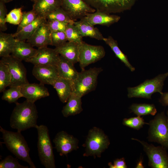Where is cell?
Wrapping results in <instances>:
<instances>
[{
	"instance_id": "1",
	"label": "cell",
	"mask_w": 168,
	"mask_h": 168,
	"mask_svg": "<svg viewBox=\"0 0 168 168\" xmlns=\"http://www.w3.org/2000/svg\"><path fill=\"white\" fill-rule=\"evenodd\" d=\"M10 118L11 127L21 132L37 125L38 111L35 103L16 102Z\"/></svg>"
},
{
	"instance_id": "2",
	"label": "cell",
	"mask_w": 168,
	"mask_h": 168,
	"mask_svg": "<svg viewBox=\"0 0 168 168\" xmlns=\"http://www.w3.org/2000/svg\"><path fill=\"white\" fill-rule=\"evenodd\" d=\"M2 138L7 147L17 158L27 162L30 168L36 167L29 155L30 148L21 132L8 131L0 126Z\"/></svg>"
},
{
	"instance_id": "3",
	"label": "cell",
	"mask_w": 168,
	"mask_h": 168,
	"mask_svg": "<svg viewBox=\"0 0 168 168\" xmlns=\"http://www.w3.org/2000/svg\"><path fill=\"white\" fill-rule=\"evenodd\" d=\"M101 68L82 70L77 78L72 81V93L82 97L96 88L99 74L102 71Z\"/></svg>"
},
{
	"instance_id": "4",
	"label": "cell",
	"mask_w": 168,
	"mask_h": 168,
	"mask_svg": "<svg viewBox=\"0 0 168 168\" xmlns=\"http://www.w3.org/2000/svg\"><path fill=\"white\" fill-rule=\"evenodd\" d=\"M35 128L38 132L37 148L40 162L46 168H55L54 155L48 128L44 125H37Z\"/></svg>"
},
{
	"instance_id": "5",
	"label": "cell",
	"mask_w": 168,
	"mask_h": 168,
	"mask_svg": "<svg viewBox=\"0 0 168 168\" xmlns=\"http://www.w3.org/2000/svg\"><path fill=\"white\" fill-rule=\"evenodd\" d=\"M168 76V72L160 74L154 78L147 79L142 83L134 87L128 88V96L129 98H142L151 99V96L154 93L163 94L162 91L164 82Z\"/></svg>"
},
{
	"instance_id": "6",
	"label": "cell",
	"mask_w": 168,
	"mask_h": 168,
	"mask_svg": "<svg viewBox=\"0 0 168 168\" xmlns=\"http://www.w3.org/2000/svg\"><path fill=\"white\" fill-rule=\"evenodd\" d=\"M110 141L107 136L100 128L94 127L89 131L84 144V156L100 157L102 153L109 147Z\"/></svg>"
},
{
	"instance_id": "7",
	"label": "cell",
	"mask_w": 168,
	"mask_h": 168,
	"mask_svg": "<svg viewBox=\"0 0 168 168\" xmlns=\"http://www.w3.org/2000/svg\"><path fill=\"white\" fill-rule=\"evenodd\" d=\"M148 125V141L157 142L168 149L167 118L164 112L158 114L149 121Z\"/></svg>"
},
{
	"instance_id": "8",
	"label": "cell",
	"mask_w": 168,
	"mask_h": 168,
	"mask_svg": "<svg viewBox=\"0 0 168 168\" xmlns=\"http://www.w3.org/2000/svg\"><path fill=\"white\" fill-rule=\"evenodd\" d=\"M132 140L139 142L148 159V166L152 168H168V154L166 148L162 146H155L152 144L138 139Z\"/></svg>"
},
{
	"instance_id": "9",
	"label": "cell",
	"mask_w": 168,
	"mask_h": 168,
	"mask_svg": "<svg viewBox=\"0 0 168 168\" xmlns=\"http://www.w3.org/2000/svg\"><path fill=\"white\" fill-rule=\"evenodd\" d=\"M78 62L82 70L88 65L100 60L105 56L103 46L88 44L83 41L78 44Z\"/></svg>"
},
{
	"instance_id": "10",
	"label": "cell",
	"mask_w": 168,
	"mask_h": 168,
	"mask_svg": "<svg viewBox=\"0 0 168 168\" xmlns=\"http://www.w3.org/2000/svg\"><path fill=\"white\" fill-rule=\"evenodd\" d=\"M6 64L12 76L9 87H21L29 83L27 78L26 70L22 61L12 55L2 57L0 60Z\"/></svg>"
},
{
	"instance_id": "11",
	"label": "cell",
	"mask_w": 168,
	"mask_h": 168,
	"mask_svg": "<svg viewBox=\"0 0 168 168\" xmlns=\"http://www.w3.org/2000/svg\"><path fill=\"white\" fill-rule=\"evenodd\" d=\"M96 11L111 14L129 9L136 0H83Z\"/></svg>"
},
{
	"instance_id": "12",
	"label": "cell",
	"mask_w": 168,
	"mask_h": 168,
	"mask_svg": "<svg viewBox=\"0 0 168 168\" xmlns=\"http://www.w3.org/2000/svg\"><path fill=\"white\" fill-rule=\"evenodd\" d=\"M61 7L75 21L96 11L83 0H62Z\"/></svg>"
},
{
	"instance_id": "13",
	"label": "cell",
	"mask_w": 168,
	"mask_h": 168,
	"mask_svg": "<svg viewBox=\"0 0 168 168\" xmlns=\"http://www.w3.org/2000/svg\"><path fill=\"white\" fill-rule=\"evenodd\" d=\"M55 148L61 155H67L78 148V141L64 131L58 132L53 140Z\"/></svg>"
},
{
	"instance_id": "14",
	"label": "cell",
	"mask_w": 168,
	"mask_h": 168,
	"mask_svg": "<svg viewBox=\"0 0 168 168\" xmlns=\"http://www.w3.org/2000/svg\"><path fill=\"white\" fill-rule=\"evenodd\" d=\"M60 55L54 49L45 47L39 48L35 56L27 60L34 65H52L56 66L59 61Z\"/></svg>"
},
{
	"instance_id": "15",
	"label": "cell",
	"mask_w": 168,
	"mask_h": 168,
	"mask_svg": "<svg viewBox=\"0 0 168 168\" xmlns=\"http://www.w3.org/2000/svg\"><path fill=\"white\" fill-rule=\"evenodd\" d=\"M33 75L43 84L52 85L59 77L56 67L52 65H34Z\"/></svg>"
},
{
	"instance_id": "16",
	"label": "cell",
	"mask_w": 168,
	"mask_h": 168,
	"mask_svg": "<svg viewBox=\"0 0 168 168\" xmlns=\"http://www.w3.org/2000/svg\"><path fill=\"white\" fill-rule=\"evenodd\" d=\"M21 88L23 97L33 103L49 95L48 89L44 84L40 83L39 84L29 83L21 87Z\"/></svg>"
},
{
	"instance_id": "17",
	"label": "cell",
	"mask_w": 168,
	"mask_h": 168,
	"mask_svg": "<svg viewBox=\"0 0 168 168\" xmlns=\"http://www.w3.org/2000/svg\"><path fill=\"white\" fill-rule=\"evenodd\" d=\"M51 33L46 22L41 25L27 42L32 46L41 48L51 45Z\"/></svg>"
},
{
	"instance_id": "18",
	"label": "cell",
	"mask_w": 168,
	"mask_h": 168,
	"mask_svg": "<svg viewBox=\"0 0 168 168\" xmlns=\"http://www.w3.org/2000/svg\"><path fill=\"white\" fill-rule=\"evenodd\" d=\"M84 18L92 26L99 25L108 26L117 22L120 18L118 16L97 11L87 14Z\"/></svg>"
},
{
	"instance_id": "19",
	"label": "cell",
	"mask_w": 168,
	"mask_h": 168,
	"mask_svg": "<svg viewBox=\"0 0 168 168\" xmlns=\"http://www.w3.org/2000/svg\"><path fill=\"white\" fill-rule=\"evenodd\" d=\"M34 2L32 10L38 16L46 18L49 14L61 7L62 0H36Z\"/></svg>"
},
{
	"instance_id": "20",
	"label": "cell",
	"mask_w": 168,
	"mask_h": 168,
	"mask_svg": "<svg viewBox=\"0 0 168 168\" xmlns=\"http://www.w3.org/2000/svg\"><path fill=\"white\" fill-rule=\"evenodd\" d=\"M37 49L25 41L17 40L12 53L13 57L21 61H26L34 57Z\"/></svg>"
},
{
	"instance_id": "21",
	"label": "cell",
	"mask_w": 168,
	"mask_h": 168,
	"mask_svg": "<svg viewBox=\"0 0 168 168\" xmlns=\"http://www.w3.org/2000/svg\"><path fill=\"white\" fill-rule=\"evenodd\" d=\"M54 49L60 55L73 64L78 62V44L68 41Z\"/></svg>"
},
{
	"instance_id": "22",
	"label": "cell",
	"mask_w": 168,
	"mask_h": 168,
	"mask_svg": "<svg viewBox=\"0 0 168 168\" xmlns=\"http://www.w3.org/2000/svg\"><path fill=\"white\" fill-rule=\"evenodd\" d=\"M52 86L56 90L60 101L67 102L72 92V81L59 76Z\"/></svg>"
},
{
	"instance_id": "23",
	"label": "cell",
	"mask_w": 168,
	"mask_h": 168,
	"mask_svg": "<svg viewBox=\"0 0 168 168\" xmlns=\"http://www.w3.org/2000/svg\"><path fill=\"white\" fill-rule=\"evenodd\" d=\"M74 65L60 55L59 59L56 66L59 76L72 81L75 80L77 77L78 72Z\"/></svg>"
},
{
	"instance_id": "24",
	"label": "cell",
	"mask_w": 168,
	"mask_h": 168,
	"mask_svg": "<svg viewBox=\"0 0 168 168\" xmlns=\"http://www.w3.org/2000/svg\"><path fill=\"white\" fill-rule=\"evenodd\" d=\"M74 24L83 37H89L98 40H103L104 37L99 30L88 22L84 18L75 21Z\"/></svg>"
},
{
	"instance_id": "25",
	"label": "cell",
	"mask_w": 168,
	"mask_h": 168,
	"mask_svg": "<svg viewBox=\"0 0 168 168\" xmlns=\"http://www.w3.org/2000/svg\"><path fill=\"white\" fill-rule=\"evenodd\" d=\"M47 21L45 18L38 16L32 22L13 35L17 40L25 41L30 38L37 29Z\"/></svg>"
},
{
	"instance_id": "26",
	"label": "cell",
	"mask_w": 168,
	"mask_h": 168,
	"mask_svg": "<svg viewBox=\"0 0 168 168\" xmlns=\"http://www.w3.org/2000/svg\"><path fill=\"white\" fill-rule=\"evenodd\" d=\"M81 98L72 93L67 104L63 107L62 110L64 117H67L74 115L80 113L82 111Z\"/></svg>"
},
{
	"instance_id": "27",
	"label": "cell",
	"mask_w": 168,
	"mask_h": 168,
	"mask_svg": "<svg viewBox=\"0 0 168 168\" xmlns=\"http://www.w3.org/2000/svg\"><path fill=\"white\" fill-rule=\"evenodd\" d=\"M16 40L13 34L0 32V57L1 58L10 55Z\"/></svg>"
},
{
	"instance_id": "28",
	"label": "cell",
	"mask_w": 168,
	"mask_h": 168,
	"mask_svg": "<svg viewBox=\"0 0 168 168\" xmlns=\"http://www.w3.org/2000/svg\"><path fill=\"white\" fill-rule=\"evenodd\" d=\"M103 40L111 48L112 50L117 57L127 67L131 72H133L135 68L130 63L127 57L120 49L118 46L117 41L111 36H109L107 38H104Z\"/></svg>"
},
{
	"instance_id": "29",
	"label": "cell",
	"mask_w": 168,
	"mask_h": 168,
	"mask_svg": "<svg viewBox=\"0 0 168 168\" xmlns=\"http://www.w3.org/2000/svg\"><path fill=\"white\" fill-rule=\"evenodd\" d=\"M132 112L137 116L151 115H155L156 109L153 104H133L129 108Z\"/></svg>"
},
{
	"instance_id": "30",
	"label": "cell",
	"mask_w": 168,
	"mask_h": 168,
	"mask_svg": "<svg viewBox=\"0 0 168 168\" xmlns=\"http://www.w3.org/2000/svg\"><path fill=\"white\" fill-rule=\"evenodd\" d=\"M12 76L7 66L0 61V92H3L11 85Z\"/></svg>"
},
{
	"instance_id": "31",
	"label": "cell",
	"mask_w": 168,
	"mask_h": 168,
	"mask_svg": "<svg viewBox=\"0 0 168 168\" xmlns=\"http://www.w3.org/2000/svg\"><path fill=\"white\" fill-rule=\"evenodd\" d=\"M10 87L9 89H5L3 91L2 99L9 103H16L19 98L23 97L21 87L13 86Z\"/></svg>"
},
{
	"instance_id": "32",
	"label": "cell",
	"mask_w": 168,
	"mask_h": 168,
	"mask_svg": "<svg viewBox=\"0 0 168 168\" xmlns=\"http://www.w3.org/2000/svg\"><path fill=\"white\" fill-rule=\"evenodd\" d=\"M47 20H55L68 24H74L75 21L72 20L67 13L61 7L48 15Z\"/></svg>"
},
{
	"instance_id": "33",
	"label": "cell",
	"mask_w": 168,
	"mask_h": 168,
	"mask_svg": "<svg viewBox=\"0 0 168 168\" xmlns=\"http://www.w3.org/2000/svg\"><path fill=\"white\" fill-rule=\"evenodd\" d=\"M68 41L79 44L82 43L83 37L74 24H68L65 31Z\"/></svg>"
},
{
	"instance_id": "34",
	"label": "cell",
	"mask_w": 168,
	"mask_h": 168,
	"mask_svg": "<svg viewBox=\"0 0 168 168\" xmlns=\"http://www.w3.org/2000/svg\"><path fill=\"white\" fill-rule=\"evenodd\" d=\"M22 8H15L7 14L6 22L14 25H19L21 23L23 15Z\"/></svg>"
},
{
	"instance_id": "35",
	"label": "cell",
	"mask_w": 168,
	"mask_h": 168,
	"mask_svg": "<svg viewBox=\"0 0 168 168\" xmlns=\"http://www.w3.org/2000/svg\"><path fill=\"white\" fill-rule=\"evenodd\" d=\"M122 124L124 125L138 130L142 128L145 124H148V123H146L143 118L140 116L124 118Z\"/></svg>"
},
{
	"instance_id": "36",
	"label": "cell",
	"mask_w": 168,
	"mask_h": 168,
	"mask_svg": "<svg viewBox=\"0 0 168 168\" xmlns=\"http://www.w3.org/2000/svg\"><path fill=\"white\" fill-rule=\"evenodd\" d=\"M38 17L32 10L24 12L21 21L18 25L16 32L19 31L25 27L32 22Z\"/></svg>"
},
{
	"instance_id": "37",
	"label": "cell",
	"mask_w": 168,
	"mask_h": 168,
	"mask_svg": "<svg viewBox=\"0 0 168 168\" xmlns=\"http://www.w3.org/2000/svg\"><path fill=\"white\" fill-rule=\"evenodd\" d=\"M0 168H28L21 165L17 160L11 155L6 156L0 162Z\"/></svg>"
},
{
	"instance_id": "38",
	"label": "cell",
	"mask_w": 168,
	"mask_h": 168,
	"mask_svg": "<svg viewBox=\"0 0 168 168\" xmlns=\"http://www.w3.org/2000/svg\"><path fill=\"white\" fill-rule=\"evenodd\" d=\"M51 45L55 47L61 46L68 41L64 31L52 32L51 33Z\"/></svg>"
},
{
	"instance_id": "39",
	"label": "cell",
	"mask_w": 168,
	"mask_h": 168,
	"mask_svg": "<svg viewBox=\"0 0 168 168\" xmlns=\"http://www.w3.org/2000/svg\"><path fill=\"white\" fill-rule=\"evenodd\" d=\"M46 23L51 32L65 31L68 24L55 20H48Z\"/></svg>"
},
{
	"instance_id": "40",
	"label": "cell",
	"mask_w": 168,
	"mask_h": 168,
	"mask_svg": "<svg viewBox=\"0 0 168 168\" xmlns=\"http://www.w3.org/2000/svg\"><path fill=\"white\" fill-rule=\"evenodd\" d=\"M7 10L5 3L0 0V31H6L7 27L6 18L7 15Z\"/></svg>"
},
{
	"instance_id": "41",
	"label": "cell",
	"mask_w": 168,
	"mask_h": 168,
	"mask_svg": "<svg viewBox=\"0 0 168 168\" xmlns=\"http://www.w3.org/2000/svg\"><path fill=\"white\" fill-rule=\"evenodd\" d=\"M114 165L115 168H126L127 167L124 158V157L115 160L114 161Z\"/></svg>"
},
{
	"instance_id": "42",
	"label": "cell",
	"mask_w": 168,
	"mask_h": 168,
	"mask_svg": "<svg viewBox=\"0 0 168 168\" xmlns=\"http://www.w3.org/2000/svg\"><path fill=\"white\" fill-rule=\"evenodd\" d=\"M159 102L164 106H168V92L163 93L159 99Z\"/></svg>"
},
{
	"instance_id": "43",
	"label": "cell",
	"mask_w": 168,
	"mask_h": 168,
	"mask_svg": "<svg viewBox=\"0 0 168 168\" xmlns=\"http://www.w3.org/2000/svg\"><path fill=\"white\" fill-rule=\"evenodd\" d=\"M142 159H140L138 163L136 165V168H144V167L142 165Z\"/></svg>"
},
{
	"instance_id": "44",
	"label": "cell",
	"mask_w": 168,
	"mask_h": 168,
	"mask_svg": "<svg viewBox=\"0 0 168 168\" xmlns=\"http://www.w3.org/2000/svg\"><path fill=\"white\" fill-rule=\"evenodd\" d=\"M108 165L110 168H115L114 164H112L111 162L109 163Z\"/></svg>"
},
{
	"instance_id": "45",
	"label": "cell",
	"mask_w": 168,
	"mask_h": 168,
	"mask_svg": "<svg viewBox=\"0 0 168 168\" xmlns=\"http://www.w3.org/2000/svg\"><path fill=\"white\" fill-rule=\"evenodd\" d=\"M1 0V1H2L4 2L5 3H8V2H11V1H13V0Z\"/></svg>"
},
{
	"instance_id": "46",
	"label": "cell",
	"mask_w": 168,
	"mask_h": 168,
	"mask_svg": "<svg viewBox=\"0 0 168 168\" xmlns=\"http://www.w3.org/2000/svg\"><path fill=\"white\" fill-rule=\"evenodd\" d=\"M167 122H168V110L167 112Z\"/></svg>"
},
{
	"instance_id": "47",
	"label": "cell",
	"mask_w": 168,
	"mask_h": 168,
	"mask_svg": "<svg viewBox=\"0 0 168 168\" xmlns=\"http://www.w3.org/2000/svg\"><path fill=\"white\" fill-rule=\"evenodd\" d=\"M32 2H34L36 0H29Z\"/></svg>"
}]
</instances>
